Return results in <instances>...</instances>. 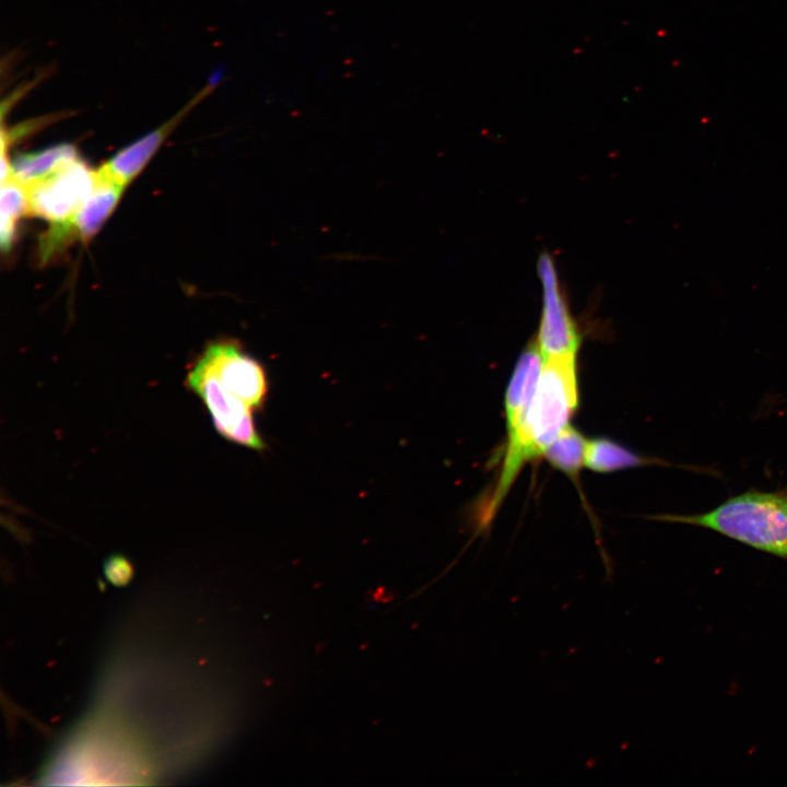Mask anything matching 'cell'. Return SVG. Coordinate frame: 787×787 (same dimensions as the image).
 <instances>
[{
  "label": "cell",
  "instance_id": "obj_1",
  "mask_svg": "<svg viewBox=\"0 0 787 787\" xmlns=\"http://www.w3.org/2000/svg\"><path fill=\"white\" fill-rule=\"evenodd\" d=\"M576 355L545 359L533 396L519 425L508 432L501 474L485 507L488 525L505 498L521 467L543 455L569 424L578 404Z\"/></svg>",
  "mask_w": 787,
  "mask_h": 787
},
{
  "label": "cell",
  "instance_id": "obj_2",
  "mask_svg": "<svg viewBox=\"0 0 787 787\" xmlns=\"http://www.w3.org/2000/svg\"><path fill=\"white\" fill-rule=\"evenodd\" d=\"M651 518L706 528L787 561V485L776 491L749 489L700 514Z\"/></svg>",
  "mask_w": 787,
  "mask_h": 787
},
{
  "label": "cell",
  "instance_id": "obj_3",
  "mask_svg": "<svg viewBox=\"0 0 787 787\" xmlns=\"http://www.w3.org/2000/svg\"><path fill=\"white\" fill-rule=\"evenodd\" d=\"M97 181L96 171L77 158L26 187L30 213L50 222L47 237L57 246L72 237L70 223Z\"/></svg>",
  "mask_w": 787,
  "mask_h": 787
},
{
  "label": "cell",
  "instance_id": "obj_4",
  "mask_svg": "<svg viewBox=\"0 0 787 787\" xmlns=\"http://www.w3.org/2000/svg\"><path fill=\"white\" fill-rule=\"evenodd\" d=\"M186 384L202 399L223 437L255 450L266 447L256 428L252 409L226 389L201 357L189 371Z\"/></svg>",
  "mask_w": 787,
  "mask_h": 787
},
{
  "label": "cell",
  "instance_id": "obj_5",
  "mask_svg": "<svg viewBox=\"0 0 787 787\" xmlns=\"http://www.w3.org/2000/svg\"><path fill=\"white\" fill-rule=\"evenodd\" d=\"M538 273L542 284V314L536 343L544 360L576 355L580 338L549 255L540 257Z\"/></svg>",
  "mask_w": 787,
  "mask_h": 787
},
{
  "label": "cell",
  "instance_id": "obj_6",
  "mask_svg": "<svg viewBox=\"0 0 787 787\" xmlns=\"http://www.w3.org/2000/svg\"><path fill=\"white\" fill-rule=\"evenodd\" d=\"M222 385L252 410L262 408L268 378L262 365L235 341L211 343L200 356Z\"/></svg>",
  "mask_w": 787,
  "mask_h": 787
},
{
  "label": "cell",
  "instance_id": "obj_7",
  "mask_svg": "<svg viewBox=\"0 0 787 787\" xmlns=\"http://www.w3.org/2000/svg\"><path fill=\"white\" fill-rule=\"evenodd\" d=\"M221 77L218 75L214 80H211L199 94H197L167 122L117 152L102 167L98 168L99 173L116 184L125 187L145 166L175 126L197 103H199L213 90L215 83H218Z\"/></svg>",
  "mask_w": 787,
  "mask_h": 787
},
{
  "label": "cell",
  "instance_id": "obj_8",
  "mask_svg": "<svg viewBox=\"0 0 787 787\" xmlns=\"http://www.w3.org/2000/svg\"><path fill=\"white\" fill-rule=\"evenodd\" d=\"M543 363V356L536 342L519 356L505 397L507 432L515 430L524 419Z\"/></svg>",
  "mask_w": 787,
  "mask_h": 787
},
{
  "label": "cell",
  "instance_id": "obj_9",
  "mask_svg": "<svg viewBox=\"0 0 787 787\" xmlns=\"http://www.w3.org/2000/svg\"><path fill=\"white\" fill-rule=\"evenodd\" d=\"M96 185L70 223L72 236L92 237L116 207L124 187L96 171Z\"/></svg>",
  "mask_w": 787,
  "mask_h": 787
},
{
  "label": "cell",
  "instance_id": "obj_10",
  "mask_svg": "<svg viewBox=\"0 0 787 787\" xmlns=\"http://www.w3.org/2000/svg\"><path fill=\"white\" fill-rule=\"evenodd\" d=\"M78 157L77 149L72 144H56L36 152L17 155L10 165L9 176L26 188Z\"/></svg>",
  "mask_w": 787,
  "mask_h": 787
},
{
  "label": "cell",
  "instance_id": "obj_11",
  "mask_svg": "<svg viewBox=\"0 0 787 787\" xmlns=\"http://www.w3.org/2000/svg\"><path fill=\"white\" fill-rule=\"evenodd\" d=\"M646 465L668 466L662 460L644 457L608 438L587 442L585 466L596 472H611Z\"/></svg>",
  "mask_w": 787,
  "mask_h": 787
},
{
  "label": "cell",
  "instance_id": "obj_12",
  "mask_svg": "<svg viewBox=\"0 0 787 787\" xmlns=\"http://www.w3.org/2000/svg\"><path fill=\"white\" fill-rule=\"evenodd\" d=\"M587 442L578 431L568 425L545 449L543 456L553 467L575 478L585 466Z\"/></svg>",
  "mask_w": 787,
  "mask_h": 787
},
{
  "label": "cell",
  "instance_id": "obj_13",
  "mask_svg": "<svg viewBox=\"0 0 787 787\" xmlns=\"http://www.w3.org/2000/svg\"><path fill=\"white\" fill-rule=\"evenodd\" d=\"M30 212L27 191L24 186L9 176L1 186V247H11L15 234L16 221Z\"/></svg>",
  "mask_w": 787,
  "mask_h": 787
}]
</instances>
